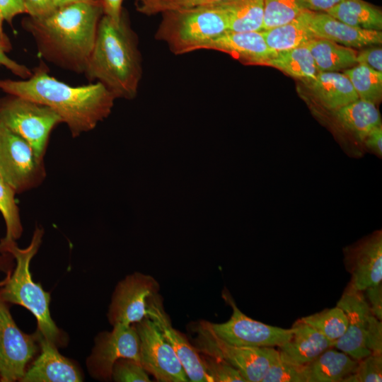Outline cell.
<instances>
[{
  "label": "cell",
  "mask_w": 382,
  "mask_h": 382,
  "mask_svg": "<svg viewBox=\"0 0 382 382\" xmlns=\"http://www.w3.org/2000/svg\"><path fill=\"white\" fill-rule=\"evenodd\" d=\"M0 89L50 107L73 137L93 129L111 112L115 97L100 83L71 86L49 75L42 65L24 80H0Z\"/></svg>",
  "instance_id": "cell-1"
},
{
  "label": "cell",
  "mask_w": 382,
  "mask_h": 382,
  "mask_svg": "<svg viewBox=\"0 0 382 382\" xmlns=\"http://www.w3.org/2000/svg\"><path fill=\"white\" fill-rule=\"evenodd\" d=\"M101 4L78 3L57 8L40 18L28 17L23 26L35 41L40 55L64 69L84 73L93 50Z\"/></svg>",
  "instance_id": "cell-2"
},
{
  "label": "cell",
  "mask_w": 382,
  "mask_h": 382,
  "mask_svg": "<svg viewBox=\"0 0 382 382\" xmlns=\"http://www.w3.org/2000/svg\"><path fill=\"white\" fill-rule=\"evenodd\" d=\"M84 74L103 84L115 98L132 99L142 74L138 40L122 13L118 23L103 15Z\"/></svg>",
  "instance_id": "cell-3"
},
{
  "label": "cell",
  "mask_w": 382,
  "mask_h": 382,
  "mask_svg": "<svg viewBox=\"0 0 382 382\" xmlns=\"http://www.w3.org/2000/svg\"><path fill=\"white\" fill-rule=\"evenodd\" d=\"M42 236V228L36 227L30 243L25 248H19L15 241H1L0 250L11 253L16 265L1 289L0 298L28 309L37 319L40 332L55 344L59 341L60 332L50 316V294L33 280L30 272V263L40 246Z\"/></svg>",
  "instance_id": "cell-4"
},
{
  "label": "cell",
  "mask_w": 382,
  "mask_h": 382,
  "mask_svg": "<svg viewBox=\"0 0 382 382\" xmlns=\"http://www.w3.org/2000/svg\"><path fill=\"white\" fill-rule=\"evenodd\" d=\"M228 27L226 13L215 4L168 11L161 13L155 38L173 54H183L202 50Z\"/></svg>",
  "instance_id": "cell-5"
},
{
  "label": "cell",
  "mask_w": 382,
  "mask_h": 382,
  "mask_svg": "<svg viewBox=\"0 0 382 382\" xmlns=\"http://www.w3.org/2000/svg\"><path fill=\"white\" fill-rule=\"evenodd\" d=\"M192 328L195 333L192 345L197 352L230 364L241 372L246 382H262L279 355V349L272 347L230 344L215 332L209 321L201 320Z\"/></svg>",
  "instance_id": "cell-6"
},
{
  "label": "cell",
  "mask_w": 382,
  "mask_h": 382,
  "mask_svg": "<svg viewBox=\"0 0 382 382\" xmlns=\"http://www.w3.org/2000/svg\"><path fill=\"white\" fill-rule=\"evenodd\" d=\"M0 122L25 139L43 161L50 134L63 120L48 106L8 94L0 98Z\"/></svg>",
  "instance_id": "cell-7"
},
{
  "label": "cell",
  "mask_w": 382,
  "mask_h": 382,
  "mask_svg": "<svg viewBox=\"0 0 382 382\" xmlns=\"http://www.w3.org/2000/svg\"><path fill=\"white\" fill-rule=\"evenodd\" d=\"M0 177L15 193L39 185L45 177L42 160L30 145L0 122Z\"/></svg>",
  "instance_id": "cell-8"
},
{
  "label": "cell",
  "mask_w": 382,
  "mask_h": 382,
  "mask_svg": "<svg viewBox=\"0 0 382 382\" xmlns=\"http://www.w3.org/2000/svg\"><path fill=\"white\" fill-rule=\"evenodd\" d=\"M223 298L232 308V315L226 322L211 323V325L215 332L228 343L237 346L279 347L292 336V328H282L253 320L237 307L229 293L224 292Z\"/></svg>",
  "instance_id": "cell-9"
},
{
  "label": "cell",
  "mask_w": 382,
  "mask_h": 382,
  "mask_svg": "<svg viewBox=\"0 0 382 382\" xmlns=\"http://www.w3.org/2000/svg\"><path fill=\"white\" fill-rule=\"evenodd\" d=\"M139 338L140 363L160 382H187L189 378L173 349L148 317L134 325Z\"/></svg>",
  "instance_id": "cell-10"
},
{
  "label": "cell",
  "mask_w": 382,
  "mask_h": 382,
  "mask_svg": "<svg viewBox=\"0 0 382 382\" xmlns=\"http://www.w3.org/2000/svg\"><path fill=\"white\" fill-rule=\"evenodd\" d=\"M37 335L23 332L16 325L0 298V379L3 382L21 380L28 363L35 355Z\"/></svg>",
  "instance_id": "cell-11"
},
{
  "label": "cell",
  "mask_w": 382,
  "mask_h": 382,
  "mask_svg": "<svg viewBox=\"0 0 382 382\" xmlns=\"http://www.w3.org/2000/svg\"><path fill=\"white\" fill-rule=\"evenodd\" d=\"M111 332L100 333L87 361L91 374L102 380L112 378L115 362L129 358L140 362V343L137 330L132 325L117 324Z\"/></svg>",
  "instance_id": "cell-12"
},
{
  "label": "cell",
  "mask_w": 382,
  "mask_h": 382,
  "mask_svg": "<svg viewBox=\"0 0 382 382\" xmlns=\"http://www.w3.org/2000/svg\"><path fill=\"white\" fill-rule=\"evenodd\" d=\"M158 282L151 276L134 272L117 285L108 314L112 325H132L146 317L147 301L157 294Z\"/></svg>",
  "instance_id": "cell-13"
},
{
  "label": "cell",
  "mask_w": 382,
  "mask_h": 382,
  "mask_svg": "<svg viewBox=\"0 0 382 382\" xmlns=\"http://www.w3.org/2000/svg\"><path fill=\"white\" fill-rule=\"evenodd\" d=\"M336 306L346 313L348 325L333 347L359 361L371 354L365 343L368 322L372 314L369 303L364 292L349 283Z\"/></svg>",
  "instance_id": "cell-14"
},
{
  "label": "cell",
  "mask_w": 382,
  "mask_h": 382,
  "mask_svg": "<svg viewBox=\"0 0 382 382\" xmlns=\"http://www.w3.org/2000/svg\"><path fill=\"white\" fill-rule=\"evenodd\" d=\"M344 262L357 289L379 284L382 281V232L376 231L343 249Z\"/></svg>",
  "instance_id": "cell-15"
},
{
  "label": "cell",
  "mask_w": 382,
  "mask_h": 382,
  "mask_svg": "<svg viewBox=\"0 0 382 382\" xmlns=\"http://www.w3.org/2000/svg\"><path fill=\"white\" fill-rule=\"evenodd\" d=\"M146 316L155 323L173 349L189 381L212 382L204 371L200 353L183 333L173 328L170 318L164 310L162 299L158 293L149 298Z\"/></svg>",
  "instance_id": "cell-16"
},
{
  "label": "cell",
  "mask_w": 382,
  "mask_h": 382,
  "mask_svg": "<svg viewBox=\"0 0 382 382\" xmlns=\"http://www.w3.org/2000/svg\"><path fill=\"white\" fill-rule=\"evenodd\" d=\"M304 13L308 26L316 37L326 39L354 49L382 43L381 31L352 27L325 12L305 9Z\"/></svg>",
  "instance_id": "cell-17"
},
{
  "label": "cell",
  "mask_w": 382,
  "mask_h": 382,
  "mask_svg": "<svg viewBox=\"0 0 382 382\" xmlns=\"http://www.w3.org/2000/svg\"><path fill=\"white\" fill-rule=\"evenodd\" d=\"M202 50L225 52L247 64L265 65L277 54L267 45L262 31L226 30L206 44Z\"/></svg>",
  "instance_id": "cell-18"
},
{
  "label": "cell",
  "mask_w": 382,
  "mask_h": 382,
  "mask_svg": "<svg viewBox=\"0 0 382 382\" xmlns=\"http://www.w3.org/2000/svg\"><path fill=\"white\" fill-rule=\"evenodd\" d=\"M37 340L41 353L32 366L25 371L23 382H80L81 374L76 366L61 355L54 343L39 331Z\"/></svg>",
  "instance_id": "cell-19"
},
{
  "label": "cell",
  "mask_w": 382,
  "mask_h": 382,
  "mask_svg": "<svg viewBox=\"0 0 382 382\" xmlns=\"http://www.w3.org/2000/svg\"><path fill=\"white\" fill-rule=\"evenodd\" d=\"M330 112L337 125L358 145L363 146L368 134L382 125L376 105L361 99Z\"/></svg>",
  "instance_id": "cell-20"
},
{
  "label": "cell",
  "mask_w": 382,
  "mask_h": 382,
  "mask_svg": "<svg viewBox=\"0 0 382 382\" xmlns=\"http://www.w3.org/2000/svg\"><path fill=\"white\" fill-rule=\"evenodd\" d=\"M291 328L292 336L278 349L283 357L296 364L306 365L334 346V342L300 318Z\"/></svg>",
  "instance_id": "cell-21"
},
{
  "label": "cell",
  "mask_w": 382,
  "mask_h": 382,
  "mask_svg": "<svg viewBox=\"0 0 382 382\" xmlns=\"http://www.w3.org/2000/svg\"><path fill=\"white\" fill-rule=\"evenodd\" d=\"M306 85L318 103L328 112L359 99L349 79L343 72H318Z\"/></svg>",
  "instance_id": "cell-22"
},
{
  "label": "cell",
  "mask_w": 382,
  "mask_h": 382,
  "mask_svg": "<svg viewBox=\"0 0 382 382\" xmlns=\"http://www.w3.org/2000/svg\"><path fill=\"white\" fill-rule=\"evenodd\" d=\"M357 363L345 352L330 347L304 365L306 382H342Z\"/></svg>",
  "instance_id": "cell-23"
},
{
  "label": "cell",
  "mask_w": 382,
  "mask_h": 382,
  "mask_svg": "<svg viewBox=\"0 0 382 382\" xmlns=\"http://www.w3.org/2000/svg\"><path fill=\"white\" fill-rule=\"evenodd\" d=\"M319 72L340 71L357 64L355 49L316 37L306 44Z\"/></svg>",
  "instance_id": "cell-24"
},
{
  "label": "cell",
  "mask_w": 382,
  "mask_h": 382,
  "mask_svg": "<svg viewBox=\"0 0 382 382\" xmlns=\"http://www.w3.org/2000/svg\"><path fill=\"white\" fill-rule=\"evenodd\" d=\"M325 13L354 28L382 30L381 8L363 0H341Z\"/></svg>",
  "instance_id": "cell-25"
},
{
  "label": "cell",
  "mask_w": 382,
  "mask_h": 382,
  "mask_svg": "<svg viewBox=\"0 0 382 382\" xmlns=\"http://www.w3.org/2000/svg\"><path fill=\"white\" fill-rule=\"evenodd\" d=\"M228 18V30L262 31L264 18L263 0H225L215 4Z\"/></svg>",
  "instance_id": "cell-26"
},
{
  "label": "cell",
  "mask_w": 382,
  "mask_h": 382,
  "mask_svg": "<svg viewBox=\"0 0 382 382\" xmlns=\"http://www.w3.org/2000/svg\"><path fill=\"white\" fill-rule=\"evenodd\" d=\"M304 10L294 20L285 24L262 30L265 42L270 50L276 52L288 50L306 45L316 38L308 26Z\"/></svg>",
  "instance_id": "cell-27"
},
{
  "label": "cell",
  "mask_w": 382,
  "mask_h": 382,
  "mask_svg": "<svg viewBox=\"0 0 382 382\" xmlns=\"http://www.w3.org/2000/svg\"><path fill=\"white\" fill-rule=\"evenodd\" d=\"M265 65L278 69L306 84L312 81L319 72L306 45L278 52Z\"/></svg>",
  "instance_id": "cell-28"
},
{
  "label": "cell",
  "mask_w": 382,
  "mask_h": 382,
  "mask_svg": "<svg viewBox=\"0 0 382 382\" xmlns=\"http://www.w3.org/2000/svg\"><path fill=\"white\" fill-rule=\"evenodd\" d=\"M349 79L359 99L378 104L382 98V72L357 64L342 71Z\"/></svg>",
  "instance_id": "cell-29"
},
{
  "label": "cell",
  "mask_w": 382,
  "mask_h": 382,
  "mask_svg": "<svg viewBox=\"0 0 382 382\" xmlns=\"http://www.w3.org/2000/svg\"><path fill=\"white\" fill-rule=\"evenodd\" d=\"M300 319L334 342L345 333L348 325L346 313L337 306Z\"/></svg>",
  "instance_id": "cell-30"
},
{
  "label": "cell",
  "mask_w": 382,
  "mask_h": 382,
  "mask_svg": "<svg viewBox=\"0 0 382 382\" xmlns=\"http://www.w3.org/2000/svg\"><path fill=\"white\" fill-rule=\"evenodd\" d=\"M15 192L0 177V212L6 226L4 241H16L23 232L19 209L15 199Z\"/></svg>",
  "instance_id": "cell-31"
},
{
  "label": "cell",
  "mask_w": 382,
  "mask_h": 382,
  "mask_svg": "<svg viewBox=\"0 0 382 382\" xmlns=\"http://www.w3.org/2000/svg\"><path fill=\"white\" fill-rule=\"evenodd\" d=\"M262 30L285 24L296 18L304 9L299 0H263Z\"/></svg>",
  "instance_id": "cell-32"
},
{
  "label": "cell",
  "mask_w": 382,
  "mask_h": 382,
  "mask_svg": "<svg viewBox=\"0 0 382 382\" xmlns=\"http://www.w3.org/2000/svg\"><path fill=\"white\" fill-rule=\"evenodd\" d=\"M225 0H135L136 9L144 15H154L168 11L206 6Z\"/></svg>",
  "instance_id": "cell-33"
},
{
  "label": "cell",
  "mask_w": 382,
  "mask_h": 382,
  "mask_svg": "<svg viewBox=\"0 0 382 382\" xmlns=\"http://www.w3.org/2000/svg\"><path fill=\"white\" fill-rule=\"evenodd\" d=\"M262 382H306L304 365L289 361L279 352Z\"/></svg>",
  "instance_id": "cell-34"
},
{
  "label": "cell",
  "mask_w": 382,
  "mask_h": 382,
  "mask_svg": "<svg viewBox=\"0 0 382 382\" xmlns=\"http://www.w3.org/2000/svg\"><path fill=\"white\" fill-rule=\"evenodd\" d=\"M382 381V353L373 352L358 361L354 371L342 382Z\"/></svg>",
  "instance_id": "cell-35"
},
{
  "label": "cell",
  "mask_w": 382,
  "mask_h": 382,
  "mask_svg": "<svg viewBox=\"0 0 382 382\" xmlns=\"http://www.w3.org/2000/svg\"><path fill=\"white\" fill-rule=\"evenodd\" d=\"M200 357L204 371L212 382H246L241 372L230 364L204 354Z\"/></svg>",
  "instance_id": "cell-36"
},
{
  "label": "cell",
  "mask_w": 382,
  "mask_h": 382,
  "mask_svg": "<svg viewBox=\"0 0 382 382\" xmlns=\"http://www.w3.org/2000/svg\"><path fill=\"white\" fill-rule=\"evenodd\" d=\"M112 378L117 382H150L147 371L139 361L129 358L117 359L112 370Z\"/></svg>",
  "instance_id": "cell-37"
},
{
  "label": "cell",
  "mask_w": 382,
  "mask_h": 382,
  "mask_svg": "<svg viewBox=\"0 0 382 382\" xmlns=\"http://www.w3.org/2000/svg\"><path fill=\"white\" fill-rule=\"evenodd\" d=\"M365 343L371 353H382V323L373 314L369 319Z\"/></svg>",
  "instance_id": "cell-38"
},
{
  "label": "cell",
  "mask_w": 382,
  "mask_h": 382,
  "mask_svg": "<svg viewBox=\"0 0 382 382\" xmlns=\"http://www.w3.org/2000/svg\"><path fill=\"white\" fill-rule=\"evenodd\" d=\"M357 64L382 72V48L379 45H371L357 52Z\"/></svg>",
  "instance_id": "cell-39"
},
{
  "label": "cell",
  "mask_w": 382,
  "mask_h": 382,
  "mask_svg": "<svg viewBox=\"0 0 382 382\" xmlns=\"http://www.w3.org/2000/svg\"><path fill=\"white\" fill-rule=\"evenodd\" d=\"M26 13L30 17L40 18L45 17L57 8L52 0H23Z\"/></svg>",
  "instance_id": "cell-40"
},
{
  "label": "cell",
  "mask_w": 382,
  "mask_h": 382,
  "mask_svg": "<svg viewBox=\"0 0 382 382\" xmlns=\"http://www.w3.org/2000/svg\"><path fill=\"white\" fill-rule=\"evenodd\" d=\"M372 314L382 320V284L371 286L363 291Z\"/></svg>",
  "instance_id": "cell-41"
},
{
  "label": "cell",
  "mask_w": 382,
  "mask_h": 382,
  "mask_svg": "<svg viewBox=\"0 0 382 382\" xmlns=\"http://www.w3.org/2000/svg\"><path fill=\"white\" fill-rule=\"evenodd\" d=\"M0 11L4 21L10 23L17 15L26 13L23 0H0Z\"/></svg>",
  "instance_id": "cell-42"
},
{
  "label": "cell",
  "mask_w": 382,
  "mask_h": 382,
  "mask_svg": "<svg viewBox=\"0 0 382 382\" xmlns=\"http://www.w3.org/2000/svg\"><path fill=\"white\" fill-rule=\"evenodd\" d=\"M0 66L10 70L13 74L23 79L29 78L33 71L26 66L13 60L6 54V52L0 47Z\"/></svg>",
  "instance_id": "cell-43"
},
{
  "label": "cell",
  "mask_w": 382,
  "mask_h": 382,
  "mask_svg": "<svg viewBox=\"0 0 382 382\" xmlns=\"http://www.w3.org/2000/svg\"><path fill=\"white\" fill-rule=\"evenodd\" d=\"M363 146L378 157L382 156V125L372 129L365 138Z\"/></svg>",
  "instance_id": "cell-44"
},
{
  "label": "cell",
  "mask_w": 382,
  "mask_h": 382,
  "mask_svg": "<svg viewBox=\"0 0 382 382\" xmlns=\"http://www.w3.org/2000/svg\"><path fill=\"white\" fill-rule=\"evenodd\" d=\"M124 0H100L103 15L108 17L113 23H118L122 18V2Z\"/></svg>",
  "instance_id": "cell-45"
},
{
  "label": "cell",
  "mask_w": 382,
  "mask_h": 382,
  "mask_svg": "<svg viewBox=\"0 0 382 382\" xmlns=\"http://www.w3.org/2000/svg\"><path fill=\"white\" fill-rule=\"evenodd\" d=\"M341 0H299L303 9L315 12H326Z\"/></svg>",
  "instance_id": "cell-46"
},
{
  "label": "cell",
  "mask_w": 382,
  "mask_h": 382,
  "mask_svg": "<svg viewBox=\"0 0 382 382\" xmlns=\"http://www.w3.org/2000/svg\"><path fill=\"white\" fill-rule=\"evenodd\" d=\"M4 21L2 13L0 11V47L6 52H8L11 49V44L5 34L3 29V21Z\"/></svg>",
  "instance_id": "cell-47"
},
{
  "label": "cell",
  "mask_w": 382,
  "mask_h": 382,
  "mask_svg": "<svg viewBox=\"0 0 382 382\" xmlns=\"http://www.w3.org/2000/svg\"><path fill=\"white\" fill-rule=\"evenodd\" d=\"M56 8H59L70 4L78 3H86L91 4H101L100 0H52ZM102 5V4H101Z\"/></svg>",
  "instance_id": "cell-48"
}]
</instances>
